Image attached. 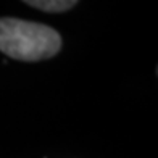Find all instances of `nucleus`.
Wrapping results in <instances>:
<instances>
[{"label":"nucleus","instance_id":"obj_1","mask_svg":"<svg viewBox=\"0 0 158 158\" xmlns=\"http://www.w3.org/2000/svg\"><path fill=\"white\" fill-rule=\"evenodd\" d=\"M61 37L55 29L40 23L0 18V52L23 61L45 60L58 53Z\"/></svg>","mask_w":158,"mask_h":158},{"label":"nucleus","instance_id":"obj_2","mask_svg":"<svg viewBox=\"0 0 158 158\" xmlns=\"http://www.w3.org/2000/svg\"><path fill=\"white\" fill-rule=\"evenodd\" d=\"M26 3L48 13H60L73 8L77 2L76 0H27Z\"/></svg>","mask_w":158,"mask_h":158}]
</instances>
